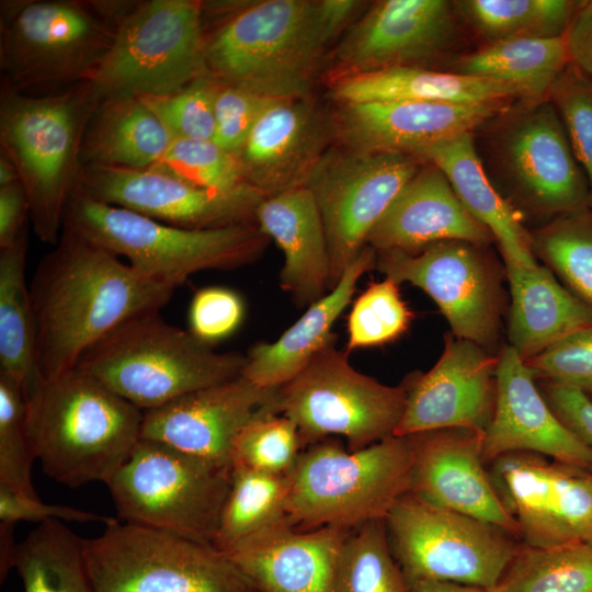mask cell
<instances>
[{"label": "cell", "mask_w": 592, "mask_h": 592, "mask_svg": "<svg viewBox=\"0 0 592 592\" xmlns=\"http://www.w3.org/2000/svg\"><path fill=\"white\" fill-rule=\"evenodd\" d=\"M53 247L30 284L41 379L75 368L92 345L128 320L159 312L174 292L67 228Z\"/></svg>", "instance_id": "cell-1"}, {"label": "cell", "mask_w": 592, "mask_h": 592, "mask_svg": "<svg viewBox=\"0 0 592 592\" xmlns=\"http://www.w3.org/2000/svg\"><path fill=\"white\" fill-rule=\"evenodd\" d=\"M25 403L35 459L70 488L106 483L140 440L144 411L78 367L37 378Z\"/></svg>", "instance_id": "cell-2"}, {"label": "cell", "mask_w": 592, "mask_h": 592, "mask_svg": "<svg viewBox=\"0 0 592 592\" xmlns=\"http://www.w3.org/2000/svg\"><path fill=\"white\" fill-rule=\"evenodd\" d=\"M89 81L31 95L1 82L0 148L15 166L41 241L55 246L82 168L87 126L100 104Z\"/></svg>", "instance_id": "cell-3"}, {"label": "cell", "mask_w": 592, "mask_h": 592, "mask_svg": "<svg viewBox=\"0 0 592 592\" xmlns=\"http://www.w3.org/2000/svg\"><path fill=\"white\" fill-rule=\"evenodd\" d=\"M64 228L126 259L140 276L173 289L201 271L250 265L270 241L255 223L182 228L77 192L68 201Z\"/></svg>", "instance_id": "cell-4"}, {"label": "cell", "mask_w": 592, "mask_h": 592, "mask_svg": "<svg viewBox=\"0 0 592 592\" xmlns=\"http://www.w3.org/2000/svg\"><path fill=\"white\" fill-rule=\"evenodd\" d=\"M136 1H1L2 81L31 88L88 81Z\"/></svg>", "instance_id": "cell-5"}, {"label": "cell", "mask_w": 592, "mask_h": 592, "mask_svg": "<svg viewBox=\"0 0 592 592\" xmlns=\"http://www.w3.org/2000/svg\"><path fill=\"white\" fill-rule=\"evenodd\" d=\"M246 354L217 352L159 312L117 327L80 357L92 375L143 411L242 375Z\"/></svg>", "instance_id": "cell-6"}, {"label": "cell", "mask_w": 592, "mask_h": 592, "mask_svg": "<svg viewBox=\"0 0 592 592\" xmlns=\"http://www.w3.org/2000/svg\"><path fill=\"white\" fill-rule=\"evenodd\" d=\"M412 463L408 436L394 435L357 451L330 439L309 445L288 475L287 522L307 531L385 521L409 491Z\"/></svg>", "instance_id": "cell-7"}, {"label": "cell", "mask_w": 592, "mask_h": 592, "mask_svg": "<svg viewBox=\"0 0 592 592\" xmlns=\"http://www.w3.org/2000/svg\"><path fill=\"white\" fill-rule=\"evenodd\" d=\"M325 48L308 0L237 4L205 35L209 76L273 98L305 95Z\"/></svg>", "instance_id": "cell-8"}, {"label": "cell", "mask_w": 592, "mask_h": 592, "mask_svg": "<svg viewBox=\"0 0 592 592\" xmlns=\"http://www.w3.org/2000/svg\"><path fill=\"white\" fill-rule=\"evenodd\" d=\"M232 467L140 439L105 483L119 520L213 544Z\"/></svg>", "instance_id": "cell-9"}, {"label": "cell", "mask_w": 592, "mask_h": 592, "mask_svg": "<svg viewBox=\"0 0 592 592\" xmlns=\"http://www.w3.org/2000/svg\"><path fill=\"white\" fill-rule=\"evenodd\" d=\"M205 35L202 2L137 1L88 81L100 102L173 93L208 75Z\"/></svg>", "instance_id": "cell-10"}, {"label": "cell", "mask_w": 592, "mask_h": 592, "mask_svg": "<svg viewBox=\"0 0 592 592\" xmlns=\"http://www.w3.org/2000/svg\"><path fill=\"white\" fill-rule=\"evenodd\" d=\"M82 551L94 592L255 591L213 544L118 520Z\"/></svg>", "instance_id": "cell-11"}, {"label": "cell", "mask_w": 592, "mask_h": 592, "mask_svg": "<svg viewBox=\"0 0 592 592\" xmlns=\"http://www.w3.org/2000/svg\"><path fill=\"white\" fill-rule=\"evenodd\" d=\"M406 400V383L388 386L358 372L335 342L277 390L278 413L295 423L304 448L341 436L357 451L394 436Z\"/></svg>", "instance_id": "cell-12"}, {"label": "cell", "mask_w": 592, "mask_h": 592, "mask_svg": "<svg viewBox=\"0 0 592 592\" xmlns=\"http://www.w3.org/2000/svg\"><path fill=\"white\" fill-rule=\"evenodd\" d=\"M408 584L442 581L491 590L520 544L486 521L402 496L385 520Z\"/></svg>", "instance_id": "cell-13"}, {"label": "cell", "mask_w": 592, "mask_h": 592, "mask_svg": "<svg viewBox=\"0 0 592 592\" xmlns=\"http://www.w3.org/2000/svg\"><path fill=\"white\" fill-rule=\"evenodd\" d=\"M424 160L400 152H361L344 148L323 153L309 175L325 227L329 291L366 246V239L391 202Z\"/></svg>", "instance_id": "cell-14"}, {"label": "cell", "mask_w": 592, "mask_h": 592, "mask_svg": "<svg viewBox=\"0 0 592 592\" xmlns=\"http://www.w3.org/2000/svg\"><path fill=\"white\" fill-rule=\"evenodd\" d=\"M498 117L492 152L521 203L551 219L590 207L588 179L548 98L520 100Z\"/></svg>", "instance_id": "cell-15"}, {"label": "cell", "mask_w": 592, "mask_h": 592, "mask_svg": "<svg viewBox=\"0 0 592 592\" xmlns=\"http://www.w3.org/2000/svg\"><path fill=\"white\" fill-rule=\"evenodd\" d=\"M481 246L449 240L418 253L376 251V267L396 283H410L439 306L456 338L488 350L498 340L503 309L501 273Z\"/></svg>", "instance_id": "cell-16"}, {"label": "cell", "mask_w": 592, "mask_h": 592, "mask_svg": "<svg viewBox=\"0 0 592 592\" xmlns=\"http://www.w3.org/2000/svg\"><path fill=\"white\" fill-rule=\"evenodd\" d=\"M488 466L523 544L592 546V471L533 453H510Z\"/></svg>", "instance_id": "cell-17"}, {"label": "cell", "mask_w": 592, "mask_h": 592, "mask_svg": "<svg viewBox=\"0 0 592 592\" xmlns=\"http://www.w3.org/2000/svg\"><path fill=\"white\" fill-rule=\"evenodd\" d=\"M75 192L189 229L255 223L257 207L264 198L252 186L234 191L205 189L155 167L82 166Z\"/></svg>", "instance_id": "cell-18"}, {"label": "cell", "mask_w": 592, "mask_h": 592, "mask_svg": "<svg viewBox=\"0 0 592 592\" xmlns=\"http://www.w3.org/2000/svg\"><path fill=\"white\" fill-rule=\"evenodd\" d=\"M455 2L382 0L350 29L334 53V79L398 67H424L453 45Z\"/></svg>", "instance_id": "cell-19"}, {"label": "cell", "mask_w": 592, "mask_h": 592, "mask_svg": "<svg viewBox=\"0 0 592 592\" xmlns=\"http://www.w3.org/2000/svg\"><path fill=\"white\" fill-rule=\"evenodd\" d=\"M498 357L447 333L443 352L424 374L410 377L396 436L443 429L485 432L496 407Z\"/></svg>", "instance_id": "cell-20"}, {"label": "cell", "mask_w": 592, "mask_h": 592, "mask_svg": "<svg viewBox=\"0 0 592 592\" xmlns=\"http://www.w3.org/2000/svg\"><path fill=\"white\" fill-rule=\"evenodd\" d=\"M278 388L243 375L144 411L140 439L164 443L219 466H231L232 444L257 415L277 410Z\"/></svg>", "instance_id": "cell-21"}, {"label": "cell", "mask_w": 592, "mask_h": 592, "mask_svg": "<svg viewBox=\"0 0 592 592\" xmlns=\"http://www.w3.org/2000/svg\"><path fill=\"white\" fill-rule=\"evenodd\" d=\"M413 452L408 493L493 524L520 538L483 459V432L443 429L408 436Z\"/></svg>", "instance_id": "cell-22"}, {"label": "cell", "mask_w": 592, "mask_h": 592, "mask_svg": "<svg viewBox=\"0 0 592 592\" xmlns=\"http://www.w3.org/2000/svg\"><path fill=\"white\" fill-rule=\"evenodd\" d=\"M509 105L442 101L341 104L334 119L344 148L415 155L432 145L475 133Z\"/></svg>", "instance_id": "cell-23"}, {"label": "cell", "mask_w": 592, "mask_h": 592, "mask_svg": "<svg viewBox=\"0 0 592 592\" xmlns=\"http://www.w3.org/2000/svg\"><path fill=\"white\" fill-rule=\"evenodd\" d=\"M510 453H533L592 471V446L553 411L524 360L508 345L497 366V398L483 432L487 465Z\"/></svg>", "instance_id": "cell-24"}, {"label": "cell", "mask_w": 592, "mask_h": 592, "mask_svg": "<svg viewBox=\"0 0 592 592\" xmlns=\"http://www.w3.org/2000/svg\"><path fill=\"white\" fill-rule=\"evenodd\" d=\"M327 129L306 94L275 100L236 153L246 182L264 198L306 186L326 152Z\"/></svg>", "instance_id": "cell-25"}, {"label": "cell", "mask_w": 592, "mask_h": 592, "mask_svg": "<svg viewBox=\"0 0 592 592\" xmlns=\"http://www.w3.org/2000/svg\"><path fill=\"white\" fill-rule=\"evenodd\" d=\"M351 531H304L286 520L225 554L258 592H333L339 555Z\"/></svg>", "instance_id": "cell-26"}, {"label": "cell", "mask_w": 592, "mask_h": 592, "mask_svg": "<svg viewBox=\"0 0 592 592\" xmlns=\"http://www.w3.org/2000/svg\"><path fill=\"white\" fill-rule=\"evenodd\" d=\"M449 240L481 247L494 241L462 203L446 175L424 160L375 224L366 244L375 251L400 250L414 254Z\"/></svg>", "instance_id": "cell-27"}, {"label": "cell", "mask_w": 592, "mask_h": 592, "mask_svg": "<svg viewBox=\"0 0 592 592\" xmlns=\"http://www.w3.org/2000/svg\"><path fill=\"white\" fill-rule=\"evenodd\" d=\"M255 223L283 252L280 286L298 307H309L329 289L330 258L317 202L307 186L265 197Z\"/></svg>", "instance_id": "cell-28"}, {"label": "cell", "mask_w": 592, "mask_h": 592, "mask_svg": "<svg viewBox=\"0 0 592 592\" xmlns=\"http://www.w3.org/2000/svg\"><path fill=\"white\" fill-rule=\"evenodd\" d=\"M376 251L366 244L339 283L307 307L276 341L258 342L248 350L242 375L263 388H280L296 377L318 353L335 342L333 326L351 303L361 277L376 267Z\"/></svg>", "instance_id": "cell-29"}, {"label": "cell", "mask_w": 592, "mask_h": 592, "mask_svg": "<svg viewBox=\"0 0 592 592\" xmlns=\"http://www.w3.org/2000/svg\"><path fill=\"white\" fill-rule=\"evenodd\" d=\"M435 164L448 179L457 196L492 235L504 264L535 269L539 264L533 251L532 234L522 224L520 213L491 183L474 141V133L460 135L417 153Z\"/></svg>", "instance_id": "cell-30"}, {"label": "cell", "mask_w": 592, "mask_h": 592, "mask_svg": "<svg viewBox=\"0 0 592 592\" xmlns=\"http://www.w3.org/2000/svg\"><path fill=\"white\" fill-rule=\"evenodd\" d=\"M504 265L512 299L510 346L524 361L592 327V311L560 284L546 265L531 270Z\"/></svg>", "instance_id": "cell-31"}, {"label": "cell", "mask_w": 592, "mask_h": 592, "mask_svg": "<svg viewBox=\"0 0 592 592\" xmlns=\"http://www.w3.org/2000/svg\"><path fill=\"white\" fill-rule=\"evenodd\" d=\"M331 96L341 104L442 101L496 103L525 100L509 84L424 67H398L334 79Z\"/></svg>", "instance_id": "cell-32"}, {"label": "cell", "mask_w": 592, "mask_h": 592, "mask_svg": "<svg viewBox=\"0 0 592 592\" xmlns=\"http://www.w3.org/2000/svg\"><path fill=\"white\" fill-rule=\"evenodd\" d=\"M173 136L139 96L102 101L82 141V166L146 169L157 164Z\"/></svg>", "instance_id": "cell-33"}, {"label": "cell", "mask_w": 592, "mask_h": 592, "mask_svg": "<svg viewBox=\"0 0 592 592\" xmlns=\"http://www.w3.org/2000/svg\"><path fill=\"white\" fill-rule=\"evenodd\" d=\"M570 62L566 37H523L489 43L459 57L453 72L502 82L519 89L525 100L548 98Z\"/></svg>", "instance_id": "cell-34"}, {"label": "cell", "mask_w": 592, "mask_h": 592, "mask_svg": "<svg viewBox=\"0 0 592 592\" xmlns=\"http://www.w3.org/2000/svg\"><path fill=\"white\" fill-rule=\"evenodd\" d=\"M26 251L27 229L11 246L0 249V373L22 388L24 398L38 378Z\"/></svg>", "instance_id": "cell-35"}, {"label": "cell", "mask_w": 592, "mask_h": 592, "mask_svg": "<svg viewBox=\"0 0 592 592\" xmlns=\"http://www.w3.org/2000/svg\"><path fill=\"white\" fill-rule=\"evenodd\" d=\"M13 568L24 592H94L82 538L59 520L39 523L18 543Z\"/></svg>", "instance_id": "cell-36"}, {"label": "cell", "mask_w": 592, "mask_h": 592, "mask_svg": "<svg viewBox=\"0 0 592 592\" xmlns=\"http://www.w3.org/2000/svg\"><path fill=\"white\" fill-rule=\"evenodd\" d=\"M288 475L232 467L213 545L226 553L257 533L286 521Z\"/></svg>", "instance_id": "cell-37"}, {"label": "cell", "mask_w": 592, "mask_h": 592, "mask_svg": "<svg viewBox=\"0 0 592 592\" xmlns=\"http://www.w3.org/2000/svg\"><path fill=\"white\" fill-rule=\"evenodd\" d=\"M580 1L465 0L460 13L490 43L523 37H559L569 29Z\"/></svg>", "instance_id": "cell-38"}, {"label": "cell", "mask_w": 592, "mask_h": 592, "mask_svg": "<svg viewBox=\"0 0 592 592\" xmlns=\"http://www.w3.org/2000/svg\"><path fill=\"white\" fill-rule=\"evenodd\" d=\"M490 592H592V546L520 544Z\"/></svg>", "instance_id": "cell-39"}, {"label": "cell", "mask_w": 592, "mask_h": 592, "mask_svg": "<svg viewBox=\"0 0 592 592\" xmlns=\"http://www.w3.org/2000/svg\"><path fill=\"white\" fill-rule=\"evenodd\" d=\"M534 254L592 311V208L553 218L532 234Z\"/></svg>", "instance_id": "cell-40"}, {"label": "cell", "mask_w": 592, "mask_h": 592, "mask_svg": "<svg viewBox=\"0 0 592 592\" xmlns=\"http://www.w3.org/2000/svg\"><path fill=\"white\" fill-rule=\"evenodd\" d=\"M333 592H411L392 555L385 521L365 523L346 536Z\"/></svg>", "instance_id": "cell-41"}, {"label": "cell", "mask_w": 592, "mask_h": 592, "mask_svg": "<svg viewBox=\"0 0 592 592\" xmlns=\"http://www.w3.org/2000/svg\"><path fill=\"white\" fill-rule=\"evenodd\" d=\"M303 451L295 423L283 414L267 411L253 418L236 436L231 466L288 475Z\"/></svg>", "instance_id": "cell-42"}, {"label": "cell", "mask_w": 592, "mask_h": 592, "mask_svg": "<svg viewBox=\"0 0 592 592\" xmlns=\"http://www.w3.org/2000/svg\"><path fill=\"white\" fill-rule=\"evenodd\" d=\"M412 319L398 283L389 277L373 282L351 308L348 351L392 342L409 329Z\"/></svg>", "instance_id": "cell-43"}, {"label": "cell", "mask_w": 592, "mask_h": 592, "mask_svg": "<svg viewBox=\"0 0 592 592\" xmlns=\"http://www.w3.org/2000/svg\"><path fill=\"white\" fill-rule=\"evenodd\" d=\"M25 413L22 388L0 373V485L36 499L32 480L35 456L26 432Z\"/></svg>", "instance_id": "cell-44"}, {"label": "cell", "mask_w": 592, "mask_h": 592, "mask_svg": "<svg viewBox=\"0 0 592 592\" xmlns=\"http://www.w3.org/2000/svg\"><path fill=\"white\" fill-rule=\"evenodd\" d=\"M153 167L205 189L234 191L251 186L237 157L213 140L174 138Z\"/></svg>", "instance_id": "cell-45"}, {"label": "cell", "mask_w": 592, "mask_h": 592, "mask_svg": "<svg viewBox=\"0 0 592 592\" xmlns=\"http://www.w3.org/2000/svg\"><path fill=\"white\" fill-rule=\"evenodd\" d=\"M216 84V79L207 75L173 93L139 98L160 118L173 138L214 140Z\"/></svg>", "instance_id": "cell-46"}, {"label": "cell", "mask_w": 592, "mask_h": 592, "mask_svg": "<svg viewBox=\"0 0 592 592\" xmlns=\"http://www.w3.org/2000/svg\"><path fill=\"white\" fill-rule=\"evenodd\" d=\"M548 99L563 122L573 153L588 179L592 208V77L569 62L554 82Z\"/></svg>", "instance_id": "cell-47"}, {"label": "cell", "mask_w": 592, "mask_h": 592, "mask_svg": "<svg viewBox=\"0 0 592 592\" xmlns=\"http://www.w3.org/2000/svg\"><path fill=\"white\" fill-rule=\"evenodd\" d=\"M216 81L213 141L236 156L262 113L280 98L261 94L241 84Z\"/></svg>", "instance_id": "cell-48"}, {"label": "cell", "mask_w": 592, "mask_h": 592, "mask_svg": "<svg viewBox=\"0 0 592 592\" xmlns=\"http://www.w3.org/2000/svg\"><path fill=\"white\" fill-rule=\"evenodd\" d=\"M535 378L592 395V327L581 329L524 361Z\"/></svg>", "instance_id": "cell-49"}, {"label": "cell", "mask_w": 592, "mask_h": 592, "mask_svg": "<svg viewBox=\"0 0 592 592\" xmlns=\"http://www.w3.org/2000/svg\"><path fill=\"white\" fill-rule=\"evenodd\" d=\"M244 303L235 291L223 286L198 289L189 308V330L213 346L230 337L242 323Z\"/></svg>", "instance_id": "cell-50"}, {"label": "cell", "mask_w": 592, "mask_h": 592, "mask_svg": "<svg viewBox=\"0 0 592 592\" xmlns=\"http://www.w3.org/2000/svg\"><path fill=\"white\" fill-rule=\"evenodd\" d=\"M59 520L62 522H102L111 524L118 519L100 515L93 512L77 508L46 504L39 498H30L12 491L10 488L0 485V521L15 524L19 521L45 522Z\"/></svg>", "instance_id": "cell-51"}, {"label": "cell", "mask_w": 592, "mask_h": 592, "mask_svg": "<svg viewBox=\"0 0 592 592\" xmlns=\"http://www.w3.org/2000/svg\"><path fill=\"white\" fill-rule=\"evenodd\" d=\"M544 397L557 417L592 446V399L569 386L545 382Z\"/></svg>", "instance_id": "cell-52"}, {"label": "cell", "mask_w": 592, "mask_h": 592, "mask_svg": "<svg viewBox=\"0 0 592 592\" xmlns=\"http://www.w3.org/2000/svg\"><path fill=\"white\" fill-rule=\"evenodd\" d=\"M30 204L21 182L0 187V249L11 246L25 229Z\"/></svg>", "instance_id": "cell-53"}, {"label": "cell", "mask_w": 592, "mask_h": 592, "mask_svg": "<svg viewBox=\"0 0 592 592\" xmlns=\"http://www.w3.org/2000/svg\"><path fill=\"white\" fill-rule=\"evenodd\" d=\"M565 37L570 62L592 77V0L580 1Z\"/></svg>", "instance_id": "cell-54"}, {"label": "cell", "mask_w": 592, "mask_h": 592, "mask_svg": "<svg viewBox=\"0 0 592 592\" xmlns=\"http://www.w3.org/2000/svg\"><path fill=\"white\" fill-rule=\"evenodd\" d=\"M362 4L355 0L314 1L315 27L325 46L348 25Z\"/></svg>", "instance_id": "cell-55"}, {"label": "cell", "mask_w": 592, "mask_h": 592, "mask_svg": "<svg viewBox=\"0 0 592 592\" xmlns=\"http://www.w3.org/2000/svg\"><path fill=\"white\" fill-rule=\"evenodd\" d=\"M14 526L11 523H0V579L3 581L11 568L18 543L14 542Z\"/></svg>", "instance_id": "cell-56"}, {"label": "cell", "mask_w": 592, "mask_h": 592, "mask_svg": "<svg viewBox=\"0 0 592 592\" xmlns=\"http://www.w3.org/2000/svg\"><path fill=\"white\" fill-rule=\"evenodd\" d=\"M409 587L411 592H490L475 585L442 581H418Z\"/></svg>", "instance_id": "cell-57"}, {"label": "cell", "mask_w": 592, "mask_h": 592, "mask_svg": "<svg viewBox=\"0 0 592 592\" xmlns=\"http://www.w3.org/2000/svg\"><path fill=\"white\" fill-rule=\"evenodd\" d=\"M20 182L19 172L13 162L1 152L0 155V187Z\"/></svg>", "instance_id": "cell-58"}, {"label": "cell", "mask_w": 592, "mask_h": 592, "mask_svg": "<svg viewBox=\"0 0 592 592\" xmlns=\"http://www.w3.org/2000/svg\"><path fill=\"white\" fill-rule=\"evenodd\" d=\"M588 396H589V395H588ZM589 397H590V398L592 399V395H591V396H589Z\"/></svg>", "instance_id": "cell-59"}, {"label": "cell", "mask_w": 592, "mask_h": 592, "mask_svg": "<svg viewBox=\"0 0 592 592\" xmlns=\"http://www.w3.org/2000/svg\"><path fill=\"white\" fill-rule=\"evenodd\" d=\"M253 592H258V591H253Z\"/></svg>", "instance_id": "cell-60"}]
</instances>
